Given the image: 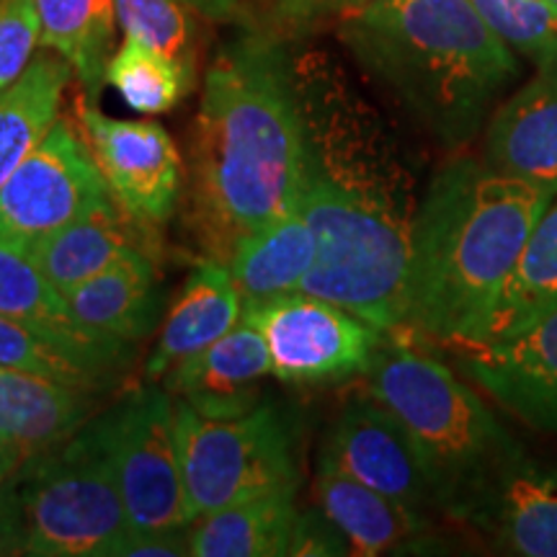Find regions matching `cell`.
<instances>
[{
  "instance_id": "cell-1",
  "label": "cell",
  "mask_w": 557,
  "mask_h": 557,
  "mask_svg": "<svg viewBox=\"0 0 557 557\" xmlns=\"http://www.w3.org/2000/svg\"><path fill=\"white\" fill-rule=\"evenodd\" d=\"M292 75L305 135L299 209L318 243L299 292L398 336L423 199L413 160L331 60L305 54Z\"/></svg>"
},
{
  "instance_id": "cell-2",
  "label": "cell",
  "mask_w": 557,
  "mask_h": 557,
  "mask_svg": "<svg viewBox=\"0 0 557 557\" xmlns=\"http://www.w3.org/2000/svg\"><path fill=\"white\" fill-rule=\"evenodd\" d=\"M302 114L292 60L271 34L227 45L205 75L191 150L197 225L214 261L299 209Z\"/></svg>"
},
{
  "instance_id": "cell-3",
  "label": "cell",
  "mask_w": 557,
  "mask_h": 557,
  "mask_svg": "<svg viewBox=\"0 0 557 557\" xmlns=\"http://www.w3.org/2000/svg\"><path fill=\"white\" fill-rule=\"evenodd\" d=\"M549 194L459 156L423 189L410 250L408 310L398 336L449 346L478 338Z\"/></svg>"
},
{
  "instance_id": "cell-4",
  "label": "cell",
  "mask_w": 557,
  "mask_h": 557,
  "mask_svg": "<svg viewBox=\"0 0 557 557\" xmlns=\"http://www.w3.org/2000/svg\"><path fill=\"white\" fill-rule=\"evenodd\" d=\"M359 67L442 148L470 145L519 78V54L470 0H374L338 18Z\"/></svg>"
},
{
  "instance_id": "cell-5",
  "label": "cell",
  "mask_w": 557,
  "mask_h": 557,
  "mask_svg": "<svg viewBox=\"0 0 557 557\" xmlns=\"http://www.w3.org/2000/svg\"><path fill=\"white\" fill-rule=\"evenodd\" d=\"M367 389L406 426L434 485L436 511L475 527L508 472L529 457L524 444L483 398L442 361L403 344H382Z\"/></svg>"
},
{
  "instance_id": "cell-6",
  "label": "cell",
  "mask_w": 557,
  "mask_h": 557,
  "mask_svg": "<svg viewBox=\"0 0 557 557\" xmlns=\"http://www.w3.org/2000/svg\"><path fill=\"white\" fill-rule=\"evenodd\" d=\"M127 532L101 413L0 487V537L11 555L111 557Z\"/></svg>"
},
{
  "instance_id": "cell-7",
  "label": "cell",
  "mask_w": 557,
  "mask_h": 557,
  "mask_svg": "<svg viewBox=\"0 0 557 557\" xmlns=\"http://www.w3.org/2000/svg\"><path fill=\"white\" fill-rule=\"evenodd\" d=\"M191 521L218 508L278 491H299L292 436L274 406L238 418H207L173 398Z\"/></svg>"
},
{
  "instance_id": "cell-8",
  "label": "cell",
  "mask_w": 557,
  "mask_h": 557,
  "mask_svg": "<svg viewBox=\"0 0 557 557\" xmlns=\"http://www.w3.org/2000/svg\"><path fill=\"white\" fill-rule=\"evenodd\" d=\"M109 457L124 500L129 532H173L191 524L181 472L176 406L156 382L101 413Z\"/></svg>"
},
{
  "instance_id": "cell-9",
  "label": "cell",
  "mask_w": 557,
  "mask_h": 557,
  "mask_svg": "<svg viewBox=\"0 0 557 557\" xmlns=\"http://www.w3.org/2000/svg\"><path fill=\"white\" fill-rule=\"evenodd\" d=\"M267 338L271 374L289 385H325L367 374L387 333L305 292L243 312Z\"/></svg>"
},
{
  "instance_id": "cell-10",
  "label": "cell",
  "mask_w": 557,
  "mask_h": 557,
  "mask_svg": "<svg viewBox=\"0 0 557 557\" xmlns=\"http://www.w3.org/2000/svg\"><path fill=\"white\" fill-rule=\"evenodd\" d=\"M111 197L86 135L58 120L0 189V243L29 246Z\"/></svg>"
},
{
  "instance_id": "cell-11",
  "label": "cell",
  "mask_w": 557,
  "mask_h": 557,
  "mask_svg": "<svg viewBox=\"0 0 557 557\" xmlns=\"http://www.w3.org/2000/svg\"><path fill=\"white\" fill-rule=\"evenodd\" d=\"M75 114L111 197L145 227L165 225L176 212L184 186V160L165 127L158 122L111 120L88 99L75 101Z\"/></svg>"
},
{
  "instance_id": "cell-12",
  "label": "cell",
  "mask_w": 557,
  "mask_h": 557,
  "mask_svg": "<svg viewBox=\"0 0 557 557\" xmlns=\"http://www.w3.org/2000/svg\"><path fill=\"white\" fill-rule=\"evenodd\" d=\"M320 459L413 511H436L434 485L413 438L369 389L348 398L333 418Z\"/></svg>"
},
{
  "instance_id": "cell-13",
  "label": "cell",
  "mask_w": 557,
  "mask_h": 557,
  "mask_svg": "<svg viewBox=\"0 0 557 557\" xmlns=\"http://www.w3.org/2000/svg\"><path fill=\"white\" fill-rule=\"evenodd\" d=\"M457 348L483 393L527 426L557 436V310L506 338Z\"/></svg>"
},
{
  "instance_id": "cell-14",
  "label": "cell",
  "mask_w": 557,
  "mask_h": 557,
  "mask_svg": "<svg viewBox=\"0 0 557 557\" xmlns=\"http://www.w3.org/2000/svg\"><path fill=\"white\" fill-rule=\"evenodd\" d=\"M0 315L29 325L111 387L135 359V344L90 331L21 246L0 243Z\"/></svg>"
},
{
  "instance_id": "cell-15",
  "label": "cell",
  "mask_w": 557,
  "mask_h": 557,
  "mask_svg": "<svg viewBox=\"0 0 557 557\" xmlns=\"http://www.w3.org/2000/svg\"><path fill=\"white\" fill-rule=\"evenodd\" d=\"M483 160L557 197V67L537 70L498 103L485 124Z\"/></svg>"
},
{
  "instance_id": "cell-16",
  "label": "cell",
  "mask_w": 557,
  "mask_h": 557,
  "mask_svg": "<svg viewBox=\"0 0 557 557\" xmlns=\"http://www.w3.org/2000/svg\"><path fill=\"white\" fill-rule=\"evenodd\" d=\"M271 374L267 338L246 318L225 336L171 369L163 387L207 418H238L261 403L256 385Z\"/></svg>"
},
{
  "instance_id": "cell-17",
  "label": "cell",
  "mask_w": 557,
  "mask_h": 557,
  "mask_svg": "<svg viewBox=\"0 0 557 557\" xmlns=\"http://www.w3.org/2000/svg\"><path fill=\"white\" fill-rule=\"evenodd\" d=\"M148 233L150 227L124 212L114 197H107L81 218L21 248L54 287L65 292L120 261L129 250L150 253V238H145Z\"/></svg>"
},
{
  "instance_id": "cell-18",
  "label": "cell",
  "mask_w": 557,
  "mask_h": 557,
  "mask_svg": "<svg viewBox=\"0 0 557 557\" xmlns=\"http://www.w3.org/2000/svg\"><path fill=\"white\" fill-rule=\"evenodd\" d=\"M243 320V299L222 261L201 259L189 271L181 295L163 320L158 344L145 361V380L165 374L233 331Z\"/></svg>"
},
{
  "instance_id": "cell-19",
  "label": "cell",
  "mask_w": 557,
  "mask_h": 557,
  "mask_svg": "<svg viewBox=\"0 0 557 557\" xmlns=\"http://www.w3.org/2000/svg\"><path fill=\"white\" fill-rule=\"evenodd\" d=\"M318 508L344 534L351 555L408 553L429 534V513L398 504L385 493L344 475L320 459L315 472Z\"/></svg>"
},
{
  "instance_id": "cell-20",
  "label": "cell",
  "mask_w": 557,
  "mask_h": 557,
  "mask_svg": "<svg viewBox=\"0 0 557 557\" xmlns=\"http://www.w3.org/2000/svg\"><path fill=\"white\" fill-rule=\"evenodd\" d=\"M62 295L86 329L129 344H137L156 331L163 305L156 261L148 250H129L120 261Z\"/></svg>"
},
{
  "instance_id": "cell-21",
  "label": "cell",
  "mask_w": 557,
  "mask_h": 557,
  "mask_svg": "<svg viewBox=\"0 0 557 557\" xmlns=\"http://www.w3.org/2000/svg\"><path fill=\"white\" fill-rule=\"evenodd\" d=\"M315 256L318 243L302 209L243 235L225 261L240 292L243 312L302 289Z\"/></svg>"
},
{
  "instance_id": "cell-22",
  "label": "cell",
  "mask_w": 557,
  "mask_h": 557,
  "mask_svg": "<svg viewBox=\"0 0 557 557\" xmlns=\"http://www.w3.org/2000/svg\"><path fill=\"white\" fill-rule=\"evenodd\" d=\"M96 393L0 367V436L29 455L73 436L94 418Z\"/></svg>"
},
{
  "instance_id": "cell-23",
  "label": "cell",
  "mask_w": 557,
  "mask_h": 557,
  "mask_svg": "<svg viewBox=\"0 0 557 557\" xmlns=\"http://www.w3.org/2000/svg\"><path fill=\"white\" fill-rule=\"evenodd\" d=\"M478 532L513 557H557V465L529 455L508 472Z\"/></svg>"
},
{
  "instance_id": "cell-24",
  "label": "cell",
  "mask_w": 557,
  "mask_h": 557,
  "mask_svg": "<svg viewBox=\"0 0 557 557\" xmlns=\"http://www.w3.org/2000/svg\"><path fill=\"white\" fill-rule=\"evenodd\" d=\"M297 521V491L269 493L194 519L189 549L194 557L289 555Z\"/></svg>"
},
{
  "instance_id": "cell-25",
  "label": "cell",
  "mask_w": 557,
  "mask_h": 557,
  "mask_svg": "<svg viewBox=\"0 0 557 557\" xmlns=\"http://www.w3.org/2000/svg\"><path fill=\"white\" fill-rule=\"evenodd\" d=\"M75 70L45 50L16 83L0 90V189L60 120V101Z\"/></svg>"
},
{
  "instance_id": "cell-26",
  "label": "cell",
  "mask_w": 557,
  "mask_h": 557,
  "mask_svg": "<svg viewBox=\"0 0 557 557\" xmlns=\"http://www.w3.org/2000/svg\"><path fill=\"white\" fill-rule=\"evenodd\" d=\"M553 310H557V197L534 222L504 292L470 344L511 336Z\"/></svg>"
},
{
  "instance_id": "cell-27",
  "label": "cell",
  "mask_w": 557,
  "mask_h": 557,
  "mask_svg": "<svg viewBox=\"0 0 557 557\" xmlns=\"http://www.w3.org/2000/svg\"><path fill=\"white\" fill-rule=\"evenodd\" d=\"M41 47L65 58L88 94H99L114 45V0H37Z\"/></svg>"
},
{
  "instance_id": "cell-28",
  "label": "cell",
  "mask_w": 557,
  "mask_h": 557,
  "mask_svg": "<svg viewBox=\"0 0 557 557\" xmlns=\"http://www.w3.org/2000/svg\"><path fill=\"white\" fill-rule=\"evenodd\" d=\"M107 83L137 114H165L191 90L194 65L124 37L109 58Z\"/></svg>"
},
{
  "instance_id": "cell-29",
  "label": "cell",
  "mask_w": 557,
  "mask_h": 557,
  "mask_svg": "<svg viewBox=\"0 0 557 557\" xmlns=\"http://www.w3.org/2000/svg\"><path fill=\"white\" fill-rule=\"evenodd\" d=\"M483 21L537 70L557 67V5L549 0H470Z\"/></svg>"
},
{
  "instance_id": "cell-30",
  "label": "cell",
  "mask_w": 557,
  "mask_h": 557,
  "mask_svg": "<svg viewBox=\"0 0 557 557\" xmlns=\"http://www.w3.org/2000/svg\"><path fill=\"white\" fill-rule=\"evenodd\" d=\"M0 367L41 374V377L65 382V385L88 389V393L107 389V385L88 367L75 361L52 341L39 336L29 325L9 315H0Z\"/></svg>"
},
{
  "instance_id": "cell-31",
  "label": "cell",
  "mask_w": 557,
  "mask_h": 557,
  "mask_svg": "<svg viewBox=\"0 0 557 557\" xmlns=\"http://www.w3.org/2000/svg\"><path fill=\"white\" fill-rule=\"evenodd\" d=\"M189 11V5L181 0H114V13L124 37L145 41L191 65L194 26Z\"/></svg>"
},
{
  "instance_id": "cell-32",
  "label": "cell",
  "mask_w": 557,
  "mask_h": 557,
  "mask_svg": "<svg viewBox=\"0 0 557 557\" xmlns=\"http://www.w3.org/2000/svg\"><path fill=\"white\" fill-rule=\"evenodd\" d=\"M41 47L37 0H0V90L16 83Z\"/></svg>"
},
{
  "instance_id": "cell-33",
  "label": "cell",
  "mask_w": 557,
  "mask_h": 557,
  "mask_svg": "<svg viewBox=\"0 0 557 557\" xmlns=\"http://www.w3.org/2000/svg\"><path fill=\"white\" fill-rule=\"evenodd\" d=\"M374 0H269V9L282 26L308 29L325 18H341L346 13L364 9Z\"/></svg>"
},
{
  "instance_id": "cell-34",
  "label": "cell",
  "mask_w": 557,
  "mask_h": 557,
  "mask_svg": "<svg viewBox=\"0 0 557 557\" xmlns=\"http://www.w3.org/2000/svg\"><path fill=\"white\" fill-rule=\"evenodd\" d=\"M289 555H351V547L318 508V511L299 513Z\"/></svg>"
},
{
  "instance_id": "cell-35",
  "label": "cell",
  "mask_w": 557,
  "mask_h": 557,
  "mask_svg": "<svg viewBox=\"0 0 557 557\" xmlns=\"http://www.w3.org/2000/svg\"><path fill=\"white\" fill-rule=\"evenodd\" d=\"M189 527L173 529V532H152V534L127 532L120 545H116L114 555L111 557H184V555H191Z\"/></svg>"
},
{
  "instance_id": "cell-36",
  "label": "cell",
  "mask_w": 557,
  "mask_h": 557,
  "mask_svg": "<svg viewBox=\"0 0 557 557\" xmlns=\"http://www.w3.org/2000/svg\"><path fill=\"white\" fill-rule=\"evenodd\" d=\"M32 455L26 449H21L18 444L9 442V438L0 436V487H3L9 480L16 475L21 465L26 462Z\"/></svg>"
},
{
  "instance_id": "cell-37",
  "label": "cell",
  "mask_w": 557,
  "mask_h": 557,
  "mask_svg": "<svg viewBox=\"0 0 557 557\" xmlns=\"http://www.w3.org/2000/svg\"><path fill=\"white\" fill-rule=\"evenodd\" d=\"M181 3H186L191 11H199L201 16L214 21H227L238 16L240 11V0H181Z\"/></svg>"
},
{
  "instance_id": "cell-38",
  "label": "cell",
  "mask_w": 557,
  "mask_h": 557,
  "mask_svg": "<svg viewBox=\"0 0 557 557\" xmlns=\"http://www.w3.org/2000/svg\"><path fill=\"white\" fill-rule=\"evenodd\" d=\"M0 555H11V549H9V545H5V542H3V537H0Z\"/></svg>"
},
{
  "instance_id": "cell-39",
  "label": "cell",
  "mask_w": 557,
  "mask_h": 557,
  "mask_svg": "<svg viewBox=\"0 0 557 557\" xmlns=\"http://www.w3.org/2000/svg\"><path fill=\"white\" fill-rule=\"evenodd\" d=\"M549 3H555V5H557V0H549Z\"/></svg>"
}]
</instances>
